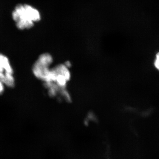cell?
<instances>
[{"mask_svg": "<svg viewBox=\"0 0 159 159\" xmlns=\"http://www.w3.org/2000/svg\"><path fill=\"white\" fill-rule=\"evenodd\" d=\"M52 66L47 65L35 61L32 66V73L35 78L44 83L50 82L51 70Z\"/></svg>", "mask_w": 159, "mask_h": 159, "instance_id": "4", "label": "cell"}, {"mask_svg": "<svg viewBox=\"0 0 159 159\" xmlns=\"http://www.w3.org/2000/svg\"><path fill=\"white\" fill-rule=\"evenodd\" d=\"M70 78L71 72L68 64H60L52 66L49 82L54 83L61 88H66Z\"/></svg>", "mask_w": 159, "mask_h": 159, "instance_id": "3", "label": "cell"}, {"mask_svg": "<svg viewBox=\"0 0 159 159\" xmlns=\"http://www.w3.org/2000/svg\"><path fill=\"white\" fill-rule=\"evenodd\" d=\"M12 17L18 29L21 30L31 29L41 18L37 9L27 4L17 5L12 11Z\"/></svg>", "mask_w": 159, "mask_h": 159, "instance_id": "1", "label": "cell"}, {"mask_svg": "<svg viewBox=\"0 0 159 159\" xmlns=\"http://www.w3.org/2000/svg\"><path fill=\"white\" fill-rule=\"evenodd\" d=\"M6 87L4 83L0 80V95H2L5 92Z\"/></svg>", "mask_w": 159, "mask_h": 159, "instance_id": "7", "label": "cell"}, {"mask_svg": "<svg viewBox=\"0 0 159 159\" xmlns=\"http://www.w3.org/2000/svg\"><path fill=\"white\" fill-rule=\"evenodd\" d=\"M0 80L8 88H13L16 84L14 69L11 61L2 53H0Z\"/></svg>", "mask_w": 159, "mask_h": 159, "instance_id": "2", "label": "cell"}, {"mask_svg": "<svg viewBox=\"0 0 159 159\" xmlns=\"http://www.w3.org/2000/svg\"><path fill=\"white\" fill-rule=\"evenodd\" d=\"M37 60L40 62L47 65L52 66L53 65V57L51 54L48 53H43L39 56Z\"/></svg>", "mask_w": 159, "mask_h": 159, "instance_id": "5", "label": "cell"}, {"mask_svg": "<svg viewBox=\"0 0 159 159\" xmlns=\"http://www.w3.org/2000/svg\"><path fill=\"white\" fill-rule=\"evenodd\" d=\"M153 65L154 67L157 70L159 71V52H157L156 54L154 60Z\"/></svg>", "mask_w": 159, "mask_h": 159, "instance_id": "6", "label": "cell"}]
</instances>
